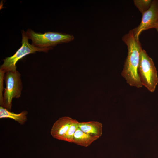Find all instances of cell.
Here are the masks:
<instances>
[{
  "mask_svg": "<svg viewBox=\"0 0 158 158\" xmlns=\"http://www.w3.org/2000/svg\"><path fill=\"white\" fill-rule=\"evenodd\" d=\"M28 112L24 111L20 113L16 114L11 112L5 108L1 106L0 107V118H8L14 120L20 124L23 125L27 120Z\"/></svg>",
  "mask_w": 158,
  "mask_h": 158,
  "instance_id": "30bf717a",
  "label": "cell"
},
{
  "mask_svg": "<svg viewBox=\"0 0 158 158\" xmlns=\"http://www.w3.org/2000/svg\"><path fill=\"white\" fill-rule=\"evenodd\" d=\"M98 138L83 132L78 127L74 135L73 143L86 147Z\"/></svg>",
  "mask_w": 158,
  "mask_h": 158,
  "instance_id": "9c48e42d",
  "label": "cell"
},
{
  "mask_svg": "<svg viewBox=\"0 0 158 158\" xmlns=\"http://www.w3.org/2000/svg\"><path fill=\"white\" fill-rule=\"evenodd\" d=\"M158 19V0L152 1L149 8L142 14L139 25L132 30L134 36L137 39L143 31L155 28Z\"/></svg>",
  "mask_w": 158,
  "mask_h": 158,
  "instance_id": "8992f818",
  "label": "cell"
},
{
  "mask_svg": "<svg viewBox=\"0 0 158 158\" xmlns=\"http://www.w3.org/2000/svg\"><path fill=\"white\" fill-rule=\"evenodd\" d=\"M138 73L142 86L153 92L158 83L157 71L152 59L143 49L140 55Z\"/></svg>",
  "mask_w": 158,
  "mask_h": 158,
  "instance_id": "7a4b0ae2",
  "label": "cell"
},
{
  "mask_svg": "<svg viewBox=\"0 0 158 158\" xmlns=\"http://www.w3.org/2000/svg\"><path fill=\"white\" fill-rule=\"evenodd\" d=\"M78 127L83 132L98 138L102 135V125L98 121L79 122Z\"/></svg>",
  "mask_w": 158,
  "mask_h": 158,
  "instance_id": "ba28073f",
  "label": "cell"
},
{
  "mask_svg": "<svg viewBox=\"0 0 158 158\" xmlns=\"http://www.w3.org/2000/svg\"><path fill=\"white\" fill-rule=\"evenodd\" d=\"M134 4L139 11L143 14L150 8L152 1L151 0H134Z\"/></svg>",
  "mask_w": 158,
  "mask_h": 158,
  "instance_id": "7c38bea8",
  "label": "cell"
},
{
  "mask_svg": "<svg viewBox=\"0 0 158 158\" xmlns=\"http://www.w3.org/2000/svg\"><path fill=\"white\" fill-rule=\"evenodd\" d=\"M79 122L73 119L72 122L67 131L63 136L62 140L70 143L73 142L74 133L78 127Z\"/></svg>",
  "mask_w": 158,
  "mask_h": 158,
  "instance_id": "8fae6325",
  "label": "cell"
},
{
  "mask_svg": "<svg viewBox=\"0 0 158 158\" xmlns=\"http://www.w3.org/2000/svg\"><path fill=\"white\" fill-rule=\"evenodd\" d=\"M73 119L68 117H63L59 118L53 124L51 134L55 138L61 140L69 128Z\"/></svg>",
  "mask_w": 158,
  "mask_h": 158,
  "instance_id": "52a82bcc",
  "label": "cell"
},
{
  "mask_svg": "<svg viewBox=\"0 0 158 158\" xmlns=\"http://www.w3.org/2000/svg\"><path fill=\"white\" fill-rule=\"evenodd\" d=\"M122 40L127 47L128 53L121 75L130 86L141 88L142 85L138 73L140 55L142 50L141 43L132 30Z\"/></svg>",
  "mask_w": 158,
  "mask_h": 158,
  "instance_id": "6da1fadb",
  "label": "cell"
},
{
  "mask_svg": "<svg viewBox=\"0 0 158 158\" xmlns=\"http://www.w3.org/2000/svg\"><path fill=\"white\" fill-rule=\"evenodd\" d=\"M22 45L14 55L3 60V63L0 66V70L5 73L8 71L16 70V64L19 60L26 55L36 52H47L52 48H40L30 44L26 32L22 30Z\"/></svg>",
  "mask_w": 158,
  "mask_h": 158,
  "instance_id": "277c9868",
  "label": "cell"
},
{
  "mask_svg": "<svg viewBox=\"0 0 158 158\" xmlns=\"http://www.w3.org/2000/svg\"><path fill=\"white\" fill-rule=\"evenodd\" d=\"M158 32V19L157 22L155 27V28Z\"/></svg>",
  "mask_w": 158,
  "mask_h": 158,
  "instance_id": "5bb4252c",
  "label": "cell"
},
{
  "mask_svg": "<svg viewBox=\"0 0 158 158\" xmlns=\"http://www.w3.org/2000/svg\"><path fill=\"white\" fill-rule=\"evenodd\" d=\"M20 77V74L17 70L5 73L4 80L6 88L3 95V107L9 111L11 110L13 99L20 97L23 88Z\"/></svg>",
  "mask_w": 158,
  "mask_h": 158,
  "instance_id": "5b68a950",
  "label": "cell"
},
{
  "mask_svg": "<svg viewBox=\"0 0 158 158\" xmlns=\"http://www.w3.org/2000/svg\"><path fill=\"white\" fill-rule=\"evenodd\" d=\"M5 72L0 70V103L1 106L3 107V82Z\"/></svg>",
  "mask_w": 158,
  "mask_h": 158,
  "instance_id": "4fadbf2b",
  "label": "cell"
},
{
  "mask_svg": "<svg viewBox=\"0 0 158 158\" xmlns=\"http://www.w3.org/2000/svg\"><path fill=\"white\" fill-rule=\"evenodd\" d=\"M26 33L28 39L32 40V44L40 48H52L59 44L69 42L74 38L71 34L50 32L40 33L31 29H28Z\"/></svg>",
  "mask_w": 158,
  "mask_h": 158,
  "instance_id": "3957f363",
  "label": "cell"
}]
</instances>
